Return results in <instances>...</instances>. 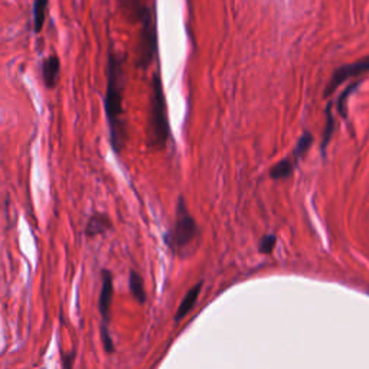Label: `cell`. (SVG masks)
<instances>
[{
  "label": "cell",
  "mask_w": 369,
  "mask_h": 369,
  "mask_svg": "<svg viewBox=\"0 0 369 369\" xmlns=\"http://www.w3.org/2000/svg\"><path fill=\"white\" fill-rule=\"evenodd\" d=\"M126 57L117 51H110L107 61V88L104 97L105 119L109 123L110 145L116 154H120L127 143V121L124 119V90H126Z\"/></svg>",
  "instance_id": "6da1fadb"
},
{
  "label": "cell",
  "mask_w": 369,
  "mask_h": 369,
  "mask_svg": "<svg viewBox=\"0 0 369 369\" xmlns=\"http://www.w3.org/2000/svg\"><path fill=\"white\" fill-rule=\"evenodd\" d=\"M168 101L159 71L152 76L147 119V147L163 150L170 139V126L168 117Z\"/></svg>",
  "instance_id": "7a4b0ae2"
},
{
  "label": "cell",
  "mask_w": 369,
  "mask_h": 369,
  "mask_svg": "<svg viewBox=\"0 0 369 369\" xmlns=\"http://www.w3.org/2000/svg\"><path fill=\"white\" fill-rule=\"evenodd\" d=\"M199 236L201 231L198 222L189 213L187 199L180 195L176 203L173 225L163 235L165 246L173 255L184 257L195 250V244L199 241Z\"/></svg>",
  "instance_id": "3957f363"
},
{
  "label": "cell",
  "mask_w": 369,
  "mask_h": 369,
  "mask_svg": "<svg viewBox=\"0 0 369 369\" xmlns=\"http://www.w3.org/2000/svg\"><path fill=\"white\" fill-rule=\"evenodd\" d=\"M157 57V25L154 9L147 8L140 19V34L137 43V67L147 69Z\"/></svg>",
  "instance_id": "277c9868"
},
{
  "label": "cell",
  "mask_w": 369,
  "mask_h": 369,
  "mask_svg": "<svg viewBox=\"0 0 369 369\" xmlns=\"http://www.w3.org/2000/svg\"><path fill=\"white\" fill-rule=\"evenodd\" d=\"M366 72H369V57H365L356 62L347 64V65H342V67L336 68L335 72L332 74V78H330L326 90H325V97L332 95L340 87V84H344L345 81L351 80V78L361 76Z\"/></svg>",
  "instance_id": "5b68a950"
},
{
  "label": "cell",
  "mask_w": 369,
  "mask_h": 369,
  "mask_svg": "<svg viewBox=\"0 0 369 369\" xmlns=\"http://www.w3.org/2000/svg\"><path fill=\"white\" fill-rule=\"evenodd\" d=\"M114 297V286H113V273L107 269L101 270V290L98 299V309L102 318V322L109 325L110 321V309Z\"/></svg>",
  "instance_id": "8992f818"
},
{
  "label": "cell",
  "mask_w": 369,
  "mask_h": 369,
  "mask_svg": "<svg viewBox=\"0 0 369 369\" xmlns=\"http://www.w3.org/2000/svg\"><path fill=\"white\" fill-rule=\"evenodd\" d=\"M202 286H203V283L199 281V283H196L195 286H192L188 290V293L184 295V297L182 299V302H180L176 313H175V318H173L175 323H179L182 319L187 318V316L192 311V309L195 307V304H196V302H198V299L201 296Z\"/></svg>",
  "instance_id": "52a82bcc"
},
{
  "label": "cell",
  "mask_w": 369,
  "mask_h": 369,
  "mask_svg": "<svg viewBox=\"0 0 369 369\" xmlns=\"http://www.w3.org/2000/svg\"><path fill=\"white\" fill-rule=\"evenodd\" d=\"M61 72V61L58 55L48 57L42 64V78L46 88H55Z\"/></svg>",
  "instance_id": "ba28073f"
},
{
  "label": "cell",
  "mask_w": 369,
  "mask_h": 369,
  "mask_svg": "<svg viewBox=\"0 0 369 369\" xmlns=\"http://www.w3.org/2000/svg\"><path fill=\"white\" fill-rule=\"evenodd\" d=\"M112 228H113V222L107 214L94 213L86 225L84 234L86 236H88V239H94V236L102 235L110 231Z\"/></svg>",
  "instance_id": "9c48e42d"
},
{
  "label": "cell",
  "mask_w": 369,
  "mask_h": 369,
  "mask_svg": "<svg viewBox=\"0 0 369 369\" xmlns=\"http://www.w3.org/2000/svg\"><path fill=\"white\" fill-rule=\"evenodd\" d=\"M128 287H130L131 295H133V297L136 299V302H139L140 304H145L147 295H146V290H145V281H143V277L140 273H137L135 270H130Z\"/></svg>",
  "instance_id": "30bf717a"
},
{
  "label": "cell",
  "mask_w": 369,
  "mask_h": 369,
  "mask_svg": "<svg viewBox=\"0 0 369 369\" xmlns=\"http://www.w3.org/2000/svg\"><path fill=\"white\" fill-rule=\"evenodd\" d=\"M297 163L295 162L293 157H284L283 161H280L277 165H274L269 175L273 180H281V179H287L293 175L295 169H296Z\"/></svg>",
  "instance_id": "8fae6325"
},
{
  "label": "cell",
  "mask_w": 369,
  "mask_h": 369,
  "mask_svg": "<svg viewBox=\"0 0 369 369\" xmlns=\"http://www.w3.org/2000/svg\"><path fill=\"white\" fill-rule=\"evenodd\" d=\"M120 4H121V8L126 11V15L128 16V19L139 20V22L143 13L146 12V9L149 8L145 5V0H120Z\"/></svg>",
  "instance_id": "7c38bea8"
},
{
  "label": "cell",
  "mask_w": 369,
  "mask_h": 369,
  "mask_svg": "<svg viewBox=\"0 0 369 369\" xmlns=\"http://www.w3.org/2000/svg\"><path fill=\"white\" fill-rule=\"evenodd\" d=\"M49 0H34V31L39 34L46 19Z\"/></svg>",
  "instance_id": "4fadbf2b"
},
{
  "label": "cell",
  "mask_w": 369,
  "mask_h": 369,
  "mask_svg": "<svg viewBox=\"0 0 369 369\" xmlns=\"http://www.w3.org/2000/svg\"><path fill=\"white\" fill-rule=\"evenodd\" d=\"M311 145H313V135L310 133V131H304V133L299 137V140H297V143L295 146L293 154H292V157H293L296 163L300 162V159L307 153V150L310 149Z\"/></svg>",
  "instance_id": "5bb4252c"
},
{
  "label": "cell",
  "mask_w": 369,
  "mask_h": 369,
  "mask_svg": "<svg viewBox=\"0 0 369 369\" xmlns=\"http://www.w3.org/2000/svg\"><path fill=\"white\" fill-rule=\"evenodd\" d=\"M276 244H277V235L276 234H266L264 236H261V240L258 243V253L260 254H271Z\"/></svg>",
  "instance_id": "9a60e30c"
},
{
  "label": "cell",
  "mask_w": 369,
  "mask_h": 369,
  "mask_svg": "<svg viewBox=\"0 0 369 369\" xmlns=\"http://www.w3.org/2000/svg\"><path fill=\"white\" fill-rule=\"evenodd\" d=\"M101 340H102V347H104V351L105 354H114L116 351V347H114V340L113 337L110 336L109 333V329H107V323H101Z\"/></svg>",
  "instance_id": "2e32d148"
},
{
  "label": "cell",
  "mask_w": 369,
  "mask_h": 369,
  "mask_svg": "<svg viewBox=\"0 0 369 369\" xmlns=\"http://www.w3.org/2000/svg\"><path fill=\"white\" fill-rule=\"evenodd\" d=\"M326 127H325V133H323V142H322V152L326 150V146L328 143L330 142V137H332V133H333V127H335V121H333V116L330 113V105L326 110Z\"/></svg>",
  "instance_id": "e0dca14e"
},
{
  "label": "cell",
  "mask_w": 369,
  "mask_h": 369,
  "mask_svg": "<svg viewBox=\"0 0 369 369\" xmlns=\"http://www.w3.org/2000/svg\"><path fill=\"white\" fill-rule=\"evenodd\" d=\"M359 84H361V81L354 83V84L349 86L344 93H342V95L339 97V101H337V110H339V113H340L342 116H345V101H347V98L351 95V91H354Z\"/></svg>",
  "instance_id": "ac0fdd59"
},
{
  "label": "cell",
  "mask_w": 369,
  "mask_h": 369,
  "mask_svg": "<svg viewBox=\"0 0 369 369\" xmlns=\"http://www.w3.org/2000/svg\"><path fill=\"white\" fill-rule=\"evenodd\" d=\"M62 366L67 368V369H69V368L74 366V352H71V354H68V355L62 354Z\"/></svg>",
  "instance_id": "d6986e66"
}]
</instances>
